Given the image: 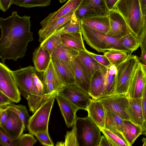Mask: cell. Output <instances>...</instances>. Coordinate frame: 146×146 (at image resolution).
<instances>
[{"label":"cell","mask_w":146,"mask_h":146,"mask_svg":"<svg viewBox=\"0 0 146 146\" xmlns=\"http://www.w3.org/2000/svg\"><path fill=\"white\" fill-rule=\"evenodd\" d=\"M84 5L91 6L98 16H108L110 10L105 0H82L80 6Z\"/></svg>","instance_id":"obj_33"},{"label":"cell","mask_w":146,"mask_h":146,"mask_svg":"<svg viewBox=\"0 0 146 146\" xmlns=\"http://www.w3.org/2000/svg\"><path fill=\"white\" fill-rule=\"evenodd\" d=\"M18 139L13 140L0 129V145L3 146H18Z\"/></svg>","instance_id":"obj_43"},{"label":"cell","mask_w":146,"mask_h":146,"mask_svg":"<svg viewBox=\"0 0 146 146\" xmlns=\"http://www.w3.org/2000/svg\"><path fill=\"white\" fill-rule=\"evenodd\" d=\"M7 108L17 114L23 121L25 126V130L27 129L28 121L30 117L28 111L25 106L21 105H16L11 103L0 108Z\"/></svg>","instance_id":"obj_35"},{"label":"cell","mask_w":146,"mask_h":146,"mask_svg":"<svg viewBox=\"0 0 146 146\" xmlns=\"http://www.w3.org/2000/svg\"><path fill=\"white\" fill-rule=\"evenodd\" d=\"M34 135L42 145L53 146L54 143L50 137L48 131L37 132Z\"/></svg>","instance_id":"obj_42"},{"label":"cell","mask_w":146,"mask_h":146,"mask_svg":"<svg viewBox=\"0 0 146 146\" xmlns=\"http://www.w3.org/2000/svg\"><path fill=\"white\" fill-rule=\"evenodd\" d=\"M100 129L112 146H129L123 135L120 132L105 128Z\"/></svg>","instance_id":"obj_32"},{"label":"cell","mask_w":146,"mask_h":146,"mask_svg":"<svg viewBox=\"0 0 146 146\" xmlns=\"http://www.w3.org/2000/svg\"><path fill=\"white\" fill-rule=\"evenodd\" d=\"M57 95L64 98L80 109L86 111L92 99L88 93L76 84L64 86L50 96Z\"/></svg>","instance_id":"obj_7"},{"label":"cell","mask_w":146,"mask_h":146,"mask_svg":"<svg viewBox=\"0 0 146 146\" xmlns=\"http://www.w3.org/2000/svg\"><path fill=\"white\" fill-rule=\"evenodd\" d=\"M116 9L124 18L130 32L138 38L146 23L139 0H119Z\"/></svg>","instance_id":"obj_4"},{"label":"cell","mask_w":146,"mask_h":146,"mask_svg":"<svg viewBox=\"0 0 146 146\" xmlns=\"http://www.w3.org/2000/svg\"><path fill=\"white\" fill-rule=\"evenodd\" d=\"M42 73L41 80L47 98H49L52 94L57 92L65 86L58 77L51 59L48 68Z\"/></svg>","instance_id":"obj_12"},{"label":"cell","mask_w":146,"mask_h":146,"mask_svg":"<svg viewBox=\"0 0 146 146\" xmlns=\"http://www.w3.org/2000/svg\"><path fill=\"white\" fill-rule=\"evenodd\" d=\"M54 96L58 102L66 126L68 127L72 126L77 119L76 112L80 109L63 97L58 95Z\"/></svg>","instance_id":"obj_16"},{"label":"cell","mask_w":146,"mask_h":146,"mask_svg":"<svg viewBox=\"0 0 146 146\" xmlns=\"http://www.w3.org/2000/svg\"><path fill=\"white\" fill-rule=\"evenodd\" d=\"M142 128L143 131L142 134L146 136V123L145 124ZM142 141L143 143V146H146V138H143Z\"/></svg>","instance_id":"obj_54"},{"label":"cell","mask_w":146,"mask_h":146,"mask_svg":"<svg viewBox=\"0 0 146 146\" xmlns=\"http://www.w3.org/2000/svg\"></svg>","instance_id":"obj_58"},{"label":"cell","mask_w":146,"mask_h":146,"mask_svg":"<svg viewBox=\"0 0 146 146\" xmlns=\"http://www.w3.org/2000/svg\"><path fill=\"white\" fill-rule=\"evenodd\" d=\"M77 119L81 123V138L83 145L98 146L101 137L100 129L88 116Z\"/></svg>","instance_id":"obj_10"},{"label":"cell","mask_w":146,"mask_h":146,"mask_svg":"<svg viewBox=\"0 0 146 146\" xmlns=\"http://www.w3.org/2000/svg\"><path fill=\"white\" fill-rule=\"evenodd\" d=\"M60 2L61 3H63L66 0H59Z\"/></svg>","instance_id":"obj_56"},{"label":"cell","mask_w":146,"mask_h":146,"mask_svg":"<svg viewBox=\"0 0 146 146\" xmlns=\"http://www.w3.org/2000/svg\"><path fill=\"white\" fill-rule=\"evenodd\" d=\"M55 99L53 96L45 100L30 117L27 125L29 133L34 135L37 132L48 131L49 120Z\"/></svg>","instance_id":"obj_6"},{"label":"cell","mask_w":146,"mask_h":146,"mask_svg":"<svg viewBox=\"0 0 146 146\" xmlns=\"http://www.w3.org/2000/svg\"><path fill=\"white\" fill-rule=\"evenodd\" d=\"M74 67L75 84L89 94L91 73L77 57L74 61Z\"/></svg>","instance_id":"obj_15"},{"label":"cell","mask_w":146,"mask_h":146,"mask_svg":"<svg viewBox=\"0 0 146 146\" xmlns=\"http://www.w3.org/2000/svg\"><path fill=\"white\" fill-rule=\"evenodd\" d=\"M86 51L97 62L104 66L108 68L111 64L108 58L104 54L98 55L90 52L87 50Z\"/></svg>","instance_id":"obj_44"},{"label":"cell","mask_w":146,"mask_h":146,"mask_svg":"<svg viewBox=\"0 0 146 146\" xmlns=\"http://www.w3.org/2000/svg\"><path fill=\"white\" fill-rule=\"evenodd\" d=\"M8 116L7 108H0V127H3L6 123Z\"/></svg>","instance_id":"obj_46"},{"label":"cell","mask_w":146,"mask_h":146,"mask_svg":"<svg viewBox=\"0 0 146 146\" xmlns=\"http://www.w3.org/2000/svg\"><path fill=\"white\" fill-rule=\"evenodd\" d=\"M129 99L127 95L115 94L97 100L102 103L106 110L111 111L123 120H130L128 112Z\"/></svg>","instance_id":"obj_9"},{"label":"cell","mask_w":146,"mask_h":146,"mask_svg":"<svg viewBox=\"0 0 146 146\" xmlns=\"http://www.w3.org/2000/svg\"><path fill=\"white\" fill-rule=\"evenodd\" d=\"M62 43L79 52L86 50L82 32L66 33L61 35Z\"/></svg>","instance_id":"obj_25"},{"label":"cell","mask_w":146,"mask_h":146,"mask_svg":"<svg viewBox=\"0 0 146 146\" xmlns=\"http://www.w3.org/2000/svg\"><path fill=\"white\" fill-rule=\"evenodd\" d=\"M103 53L111 64L116 66L123 62L131 54L125 51L113 49L105 51Z\"/></svg>","instance_id":"obj_34"},{"label":"cell","mask_w":146,"mask_h":146,"mask_svg":"<svg viewBox=\"0 0 146 146\" xmlns=\"http://www.w3.org/2000/svg\"><path fill=\"white\" fill-rule=\"evenodd\" d=\"M30 17H20L17 11L8 17L0 18V58L16 61L25 56L28 43L33 40L30 31Z\"/></svg>","instance_id":"obj_1"},{"label":"cell","mask_w":146,"mask_h":146,"mask_svg":"<svg viewBox=\"0 0 146 146\" xmlns=\"http://www.w3.org/2000/svg\"><path fill=\"white\" fill-rule=\"evenodd\" d=\"M86 111L88 116L100 129L105 128L106 110L100 101L92 98Z\"/></svg>","instance_id":"obj_18"},{"label":"cell","mask_w":146,"mask_h":146,"mask_svg":"<svg viewBox=\"0 0 146 146\" xmlns=\"http://www.w3.org/2000/svg\"><path fill=\"white\" fill-rule=\"evenodd\" d=\"M12 0H0V9L3 12L6 11L11 5Z\"/></svg>","instance_id":"obj_49"},{"label":"cell","mask_w":146,"mask_h":146,"mask_svg":"<svg viewBox=\"0 0 146 146\" xmlns=\"http://www.w3.org/2000/svg\"><path fill=\"white\" fill-rule=\"evenodd\" d=\"M141 63L144 65H146V51L141 52L140 57L139 58Z\"/></svg>","instance_id":"obj_53"},{"label":"cell","mask_w":146,"mask_h":146,"mask_svg":"<svg viewBox=\"0 0 146 146\" xmlns=\"http://www.w3.org/2000/svg\"><path fill=\"white\" fill-rule=\"evenodd\" d=\"M51 60L55 70L63 84L65 86L75 84L74 73L67 65L54 57L52 56Z\"/></svg>","instance_id":"obj_20"},{"label":"cell","mask_w":146,"mask_h":146,"mask_svg":"<svg viewBox=\"0 0 146 146\" xmlns=\"http://www.w3.org/2000/svg\"><path fill=\"white\" fill-rule=\"evenodd\" d=\"M77 128L76 121L75 122L72 130L67 131L65 136L64 146H78L79 144L77 137Z\"/></svg>","instance_id":"obj_40"},{"label":"cell","mask_w":146,"mask_h":146,"mask_svg":"<svg viewBox=\"0 0 146 146\" xmlns=\"http://www.w3.org/2000/svg\"><path fill=\"white\" fill-rule=\"evenodd\" d=\"M13 72L21 93L27 100L30 111L34 113L47 98L35 67L30 66Z\"/></svg>","instance_id":"obj_2"},{"label":"cell","mask_w":146,"mask_h":146,"mask_svg":"<svg viewBox=\"0 0 146 146\" xmlns=\"http://www.w3.org/2000/svg\"><path fill=\"white\" fill-rule=\"evenodd\" d=\"M139 47L141 52L146 51V23L138 38Z\"/></svg>","instance_id":"obj_45"},{"label":"cell","mask_w":146,"mask_h":146,"mask_svg":"<svg viewBox=\"0 0 146 146\" xmlns=\"http://www.w3.org/2000/svg\"><path fill=\"white\" fill-rule=\"evenodd\" d=\"M81 20L74 13L71 19L62 26L64 28L61 35L66 33H81Z\"/></svg>","instance_id":"obj_36"},{"label":"cell","mask_w":146,"mask_h":146,"mask_svg":"<svg viewBox=\"0 0 146 146\" xmlns=\"http://www.w3.org/2000/svg\"><path fill=\"white\" fill-rule=\"evenodd\" d=\"M51 0H12L13 4L25 8L44 7L49 5Z\"/></svg>","instance_id":"obj_38"},{"label":"cell","mask_w":146,"mask_h":146,"mask_svg":"<svg viewBox=\"0 0 146 146\" xmlns=\"http://www.w3.org/2000/svg\"><path fill=\"white\" fill-rule=\"evenodd\" d=\"M117 72V68L115 65L111 64L107 68L104 89L101 97L114 94L115 89V78Z\"/></svg>","instance_id":"obj_29"},{"label":"cell","mask_w":146,"mask_h":146,"mask_svg":"<svg viewBox=\"0 0 146 146\" xmlns=\"http://www.w3.org/2000/svg\"><path fill=\"white\" fill-rule=\"evenodd\" d=\"M52 56L46 50L39 46L33 52V60L37 72L42 73L48 68Z\"/></svg>","instance_id":"obj_22"},{"label":"cell","mask_w":146,"mask_h":146,"mask_svg":"<svg viewBox=\"0 0 146 146\" xmlns=\"http://www.w3.org/2000/svg\"><path fill=\"white\" fill-rule=\"evenodd\" d=\"M139 58L130 55L123 62L117 66L114 94L127 95L130 85L137 67Z\"/></svg>","instance_id":"obj_5"},{"label":"cell","mask_w":146,"mask_h":146,"mask_svg":"<svg viewBox=\"0 0 146 146\" xmlns=\"http://www.w3.org/2000/svg\"><path fill=\"white\" fill-rule=\"evenodd\" d=\"M122 44L131 52V54L139 47L138 38L130 32L120 38Z\"/></svg>","instance_id":"obj_37"},{"label":"cell","mask_w":146,"mask_h":146,"mask_svg":"<svg viewBox=\"0 0 146 146\" xmlns=\"http://www.w3.org/2000/svg\"><path fill=\"white\" fill-rule=\"evenodd\" d=\"M112 146L107 138L104 135H102L98 146Z\"/></svg>","instance_id":"obj_51"},{"label":"cell","mask_w":146,"mask_h":146,"mask_svg":"<svg viewBox=\"0 0 146 146\" xmlns=\"http://www.w3.org/2000/svg\"><path fill=\"white\" fill-rule=\"evenodd\" d=\"M106 110L105 128L110 130L118 131L123 135V120L111 111Z\"/></svg>","instance_id":"obj_30"},{"label":"cell","mask_w":146,"mask_h":146,"mask_svg":"<svg viewBox=\"0 0 146 146\" xmlns=\"http://www.w3.org/2000/svg\"><path fill=\"white\" fill-rule=\"evenodd\" d=\"M82 0H68L66 3L56 11L49 14L40 23L41 29L48 27L54 21L71 12L75 11Z\"/></svg>","instance_id":"obj_17"},{"label":"cell","mask_w":146,"mask_h":146,"mask_svg":"<svg viewBox=\"0 0 146 146\" xmlns=\"http://www.w3.org/2000/svg\"><path fill=\"white\" fill-rule=\"evenodd\" d=\"M13 102L8 97L0 92V108L12 103Z\"/></svg>","instance_id":"obj_48"},{"label":"cell","mask_w":146,"mask_h":146,"mask_svg":"<svg viewBox=\"0 0 146 146\" xmlns=\"http://www.w3.org/2000/svg\"><path fill=\"white\" fill-rule=\"evenodd\" d=\"M63 28V27L62 26L46 37L40 45L44 49L47 50L51 56L55 49L62 43L61 33Z\"/></svg>","instance_id":"obj_28"},{"label":"cell","mask_w":146,"mask_h":146,"mask_svg":"<svg viewBox=\"0 0 146 146\" xmlns=\"http://www.w3.org/2000/svg\"><path fill=\"white\" fill-rule=\"evenodd\" d=\"M108 16L110 28L107 35L120 39L130 32L124 18L117 10H110Z\"/></svg>","instance_id":"obj_11"},{"label":"cell","mask_w":146,"mask_h":146,"mask_svg":"<svg viewBox=\"0 0 146 146\" xmlns=\"http://www.w3.org/2000/svg\"><path fill=\"white\" fill-rule=\"evenodd\" d=\"M141 98H129L128 112L130 121L134 124L143 127L145 123L141 106Z\"/></svg>","instance_id":"obj_23"},{"label":"cell","mask_w":146,"mask_h":146,"mask_svg":"<svg viewBox=\"0 0 146 146\" xmlns=\"http://www.w3.org/2000/svg\"><path fill=\"white\" fill-rule=\"evenodd\" d=\"M141 12L143 16L146 17V0H139Z\"/></svg>","instance_id":"obj_52"},{"label":"cell","mask_w":146,"mask_h":146,"mask_svg":"<svg viewBox=\"0 0 146 146\" xmlns=\"http://www.w3.org/2000/svg\"><path fill=\"white\" fill-rule=\"evenodd\" d=\"M56 146H64V142H57L56 144Z\"/></svg>","instance_id":"obj_55"},{"label":"cell","mask_w":146,"mask_h":146,"mask_svg":"<svg viewBox=\"0 0 146 146\" xmlns=\"http://www.w3.org/2000/svg\"><path fill=\"white\" fill-rule=\"evenodd\" d=\"M78 54V51L62 43L55 49L51 56L57 58L66 64L74 74V62Z\"/></svg>","instance_id":"obj_21"},{"label":"cell","mask_w":146,"mask_h":146,"mask_svg":"<svg viewBox=\"0 0 146 146\" xmlns=\"http://www.w3.org/2000/svg\"><path fill=\"white\" fill-rule=\"evenodd\" d=\"M0 92L14 102L21 100V94L13 72L3 63H0Z\"/></svg>","instance_id":"obj_8"},{"label":"cell","mask_w":146,"mask_h":146,"mask_svg":"<svg viewBox=\"0 0 146 146\" xmlns=\"http://www.w3.org/2000/svg\"><path fill=\"white\" fill-rule=\"evenodd\" d=\"M107 68L96 71L92 76L89 95L93 99L101 98L105 87L106 76Z\"/></svg>","instance_id":"obj_19"},{"label":"cell","mask_w":146,"mask_h":146,"mask_svg":"<svg viewBox=\"0 0 146 146\" xmlns=\"http://www.w3.org/2000/svg\"><path fill=\"white\" fill-rule=\"evenodd\" d=\"M141 106L145 123H146V82L145 84L142 96L141 98Z\"/></svg>","instance_id":"obj_47"},{"label":"cell","mask_w":146,"mask_h":146,"mask_svg":"<svg viewBox=\"0 0 146 146\" xmlns=\"http://www.w3.org/2000/svg\"><path fill=\"white\" fill-rule=\"evenodd\" d=\"M81 23L98 31L106 34L110 28L108 16H96L83 19Z\"/></svg>","instance_id":"obj_24"},{"label":"cell","mask_w":146,"mask_h":146,"mask_svg":"<svg viewBox=\"0 0 146 146\" xmlns=\"http://www.w3.org/2000/svg\"><path fill=\"white\" fill-rule=\"evenodd\" d=\"M74 14L81 20L83 19L97 15L92 8L87 5L79 6L75 11Z\"/></svg>","instance_id":"obj_39"},{"label":"cell","mask_w":146,"mask_h":146,"mask_svg":"<svg viewBox=\"0 0 146 146\" xmlns=\"http://www.w3.org/2000/svg\"><path fill=\"white\" fill-rule=\"evenodd\" d=\"M81 32L86 44L98 52H104L113 49L131 52L121 44L120 39L111 37L106 33L93 29L83 23Z\"/></svg>","instance_id":"obj_3"},{"label":"cell","mask_w":146,"mask_h":146,"mask_svg":"<svg viewBox=\"0 0 146 146\" xmlns=\"http://www.w3.org/2000/svg\"><path fill=\"white\" fill-rule=\"evenodd\" d=\"M142 127L137 125L130 120H124L123 133L129 146H131L137 138L142 134Z\"/></svg>","instance_id":"obj_26"},{"label":"cell","mask_w":146,"mask_h":146,"mask_svg":"<svg viewBox=\"0 0 146 146\" xmlns=\"http://www.w3.org/2000/svg\"><path fill=\"white\" fill-rule=\"evenodd\" d=\"M33 135L30 133H23L18 141V146H32L37 142Z\"/></svg>","instance_id":"obj_41"},{"label":"cell","mask_w":146,"mask_h":146,"mask_svg":"<svg viewBox=\"0 0 146 146\" xmlns=\"http://www.w3.org/2000/svg\"><path fill=\"white\" fill-rule=\"evenodd\" d=\"M119 0H105L107 6L111 10L116 9V6Z\"/></svg>","instance_id":"obj_50"},{"label":"cell","mask_w":146,"mask_h":146,"mask_svg":"<svg viewBox=\"0 0 146 146\" xmlns=\"http://www.w3.org/2000/svg\"><path fill=\"white\" fill-rule=\"evenodd\" d=\"M145 67H146V65H145Z\"/></svg>","instance_id":"obj_57"},{"label":"cell","mask_w":146,"mask_h":146,"mask_svg":"<svg viewBox=\"0 0 146 146\" xmlns=\"http://www.w3.org/2000/svg\"><path fill=\"white\" fill-rule=\"evenodd\" d=\"M86 50L79 52L77 57L89 70L92 76L96 71L106 67L97 62L87 52Z\"/></svg>","instance_id":"obj_31"},{"label":"cell","mask_w":146,"mask_h":146,"mask_svg":"<svg viewBox=\"0 0 146 146\" xmlns=\"http://www.w3.org/2000/svg\"><path fill=\"white\" fill-rule=\"evenodd\" d=\"M75 12H71L56 19L46 28L43 29H40L38 32L39 41L41 42L46 37L51 34L69 21L71 19Z\"/></svg>","instance_id":"obj_27"},{"label":"cell","mask_w":146,"mask_h":146,"mask_svg":"<svg viewBox=\"0 0 146 146\" xmlns=\"http://www.w3.org/2000/svg\"><path fill=\"white\" fill-rule=\"evenodd\" d=\"M8 117L5 125L0 127L4 133L14 140L18 139L25 130L23 121L15 112L8 110Z\"/></svg>","instance_id":"obj_14"},{"label":"cell","mask_w":146,"mask_h":146,"mask_svg":"<svg viewBox=\"0 0 146 146\" xmlns=\"http://www.w3.org/2000/svg\"><path fill=\"white\" fill-rule=\"evenodd\" d=\"M146 82V67L140 61L132 80L128 96L130 98H141Z\"/></svg>","instance_id":"obj_13"}]
</instances>
